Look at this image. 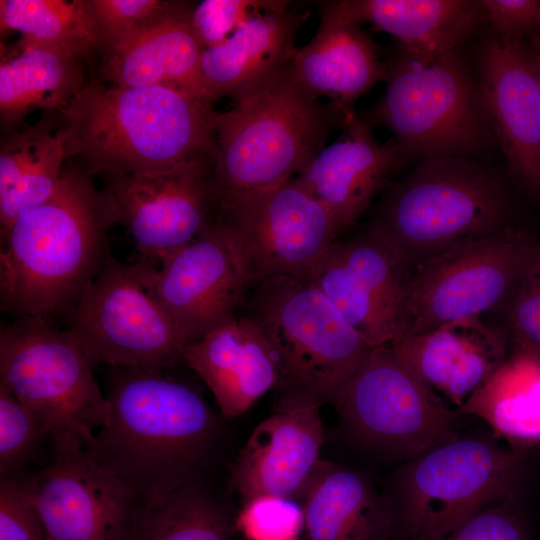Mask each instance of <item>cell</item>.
I'll use <instances>...</instances> for the list:
<instances>
[{
  "instance_id": "obj_10",
  "label": "cell",
  "mask_w": 540,
  "mask_h": 540,
  "mask_svg": "<svg viewBox=\"0 0 540 540\" xmlns=\"http://www.w3.org/2000/svg\"><path fill=\"white\" fill-rule=\"evenodd\" d=\"M158 264L121 262L109 254L71 308L68 330L92 366L171 370L184 362L187 345L153 292Z\"/></svg>"
},
{
  "instance_id": "obj_28",
  "label": "cell",
  "mask_w": 540,
  "mask_h": 540,
  "mask_svg": "<svg viewBox=\"0 0 540 540\" xmlns=\"http://www.w3.org/2000/svg\"><path fill=\"white\" fill-rule=\"evenodd\" d=\"M0 122L6 132L35 110L60 111L87 84L83 59L20 38L1 45Z\"/></svg>"
},
{
  "instance_id": "obj_22",
  "label": "cell",
  "mask_w": 540,
  "mask_h": 540,
  "mask_svg": "<svg viewBox=\"0 0 540 540\" xmlns=\"http://www.w3.org/2000/svg\"><path fill=\"white\" fill-rule=\"evenodd\" d=\"M408 159L395 142L379 143L372 126L354 113L347 118L341 136L294 178L329 211L341 232Z\"/></svg>"
},
{
  "instance_id": "obj_16",
  "label": "cell",
  "mask_w": 540,
  "mask_h": 540,
  "mask_svg": "<svg viewBox=\"0 0 540 540\" xmlns=\"http://www.w3.org/2000/svg\"><path fill=\"white\" fill-rule=\"evenodd\" d=\"M412 269L371 227L334 241L304 280L316 287L371 346L389 344L402 332Z\"/></svg>"
},
{
  "instance_id": "obj_4",
  "label": "cell",
  "mask_w": 540,
  "mask_h": 540,
  "mask_svg": "<svg viewBox=\"0 0 540 540\" xmlns=\"http://www.w3.org/2000/svg\"><path fill=\"white\" fill-rule=\"evenodd\" d=\"M233 100L234 107L218 113L215 123L217 201L263 192L296 177L354 114L309 93L291 61Z\"/></svg>"
},
{
  "instance_id": "obj_15",
  "label": "cell",
  "mask_w": 540,
  "mask_h": 540,
  "mask_svg": "<svg viewBox=\"0 0 540 540\" xmlns=\"http://www.w3.org/2000/svg\"><path fill=\"white\" fill-rule=\"evenodd\" d=\"M21 479L48 540H131L140 499L83 447L53 445L50 462Z\"/></svg>"
},
{
  "instance_id": "obj_26",
  "label": "cell",
  "mask_w": 540,
  "mask_h": 540,
  "mask_svg": "<svg viewBox=\"0 0 540 540\" xmlns=\"http://www.w3.org/2000/svg\"><path fill=\"white\" fill-rule=\"evenodd\" d=\"M288 5L254 15L223 43L203 50L201 75L209 99H233L293 59L298 19Z\"/></svg>"
},
{
  "instance_id": "obj_11",
  "label": "cell",
  "mask_w": 540,
  "mask_h": 540,
  "mask_svg": "<svg viewBox=\"0 0 540 540\" xmlns=\"http://www.w3.org/2000/svg\"><path fill=\"white\" fill-rule=\"evenodd\" d=\"M336 409L361 448L403 463L460 434V415L448 407L393 351L374 347Z\"/></svg>"
},
{
  "instance_id": "obj_19",
  "label": "cell",
  "mask_w": 540,
  "mask_h": 540,
  "mask_svg": "<svg viewBox=\"0 0 540 540\" xmlns=\"http://www.w3.org/2000/svg\"><path fill=\"white\" fill-rule=\"evenodd\" d=\"M320 406L276 409L260 422L230 465V484L245 499H304L324 462Z\"/></svg>"
},
{
  "instance_id": "obj_25",
  "label": "cell",
  "mask_w": 540,
  "mask_h": 540,
  "mask_svg": "<svg viewBox=\"0 0 540 540\" xmlns=\"http://www.w3.org/2000/svg\"><path fill=\"white\" fill-rule=\"evenodd\" d=\"M319 11L317 32L297 49L291 60L292 71L309 93L328 97L347 114L355 113L356 99L385 79L387 66L360 25Z\"/></svg>"
},
{
  "instance_id": "obj_17",
  "label": "cell",
  "mask_w": 540,
  "mask_h": 540,
  "mask_svg": "<svg viewBox=\"0 0 540 540\" xmlns=\"http://www.w3.org/2000/svg\"><path fill=\"white\" fill-rule=\"evenodd\" d=\"M248 285L232 238L217 215L196 238L165 257L152 278L154 294L187 344L234 318Z\"/></svg>"
},
{
  "instance_id": "obj_24",
  "label": "cell",
  "mask_w": 540,
  "mask_h": 540,
  "mask_svg": "<svg viewBox=\"0 0 540 540\" xmlns=\"http://www.w3.org/2000/svg\"><path fill=\"white\" fill-rule=\"evenodd\" d=\"M318 7L387 32L399 40L406 57L423 64L456 50L483 12L480 1L470 0H341Z\"/></svg>"
},
{
  "instance_id": "obj_14",
  "label": "cell",
  "mask_w": 540,
  "mask_h": 540,
  "mask_svg": "<svg viewBox=\"0 0 540 540\" xmlns=\"http://www.w3.org/2000/svg\"><path fill=\"white\" fill-rule=\"evenodd\" d=\"M209 157L135 174H102L117 223L141 258L159 264L188 244L214 219L218 204Z\"/></svg>"
},
{
  "instance_id": "obj_3",
  "label": "cell",
  "mask_w": 540,
  "mask_h": 540,
  "mask_svg": "<svg viewBox=\"0 0 540 540\" xmlns=\"http://www.w3.org/2000/svg\"><path fill=\"white\" fill-rule=\"evenodd\" d=\"M213 102L166 88L94 80L58 112L66 159L91 176L159 171L201 157L216 160Z\"/></svg>"
},
{
  "instance_id": "obj_35",
  "label": "cell",
  "mask_w": 540,
  "mask_h": 540,
  "mask_svg": "<svg viewBox=\"0 0 540 540\" xmlns=\"http://www.w3.org/2000/svg\"><path fill=\"white\" fill-rule=\"evenodd\" d=\"M174 1L83 0L86 13L104 51L139 26L163 16Z\"/></svg>"
},
{
  "instance_id": "obj_32",
  "label": "cell",
  "mask_w": 540,
  "mask_h": 540,
  "mask_svg": "<svg viewBox=\"0 0 540 540\" xmlns=\"http://www.w3.org/2000/svg\"><path fill=\"white\" fill-rule=\"evenodd\" d=\"M0 28L2 36L19 32L22 39L83 60L101 48L83 0H1Z\"/></svg>"
},
{
  "instance_id": "obj_41",
  "label": "cell",
  "mask_w": 540,
  "mask_h": 540,
  "mask_svg": "<svg viewBox=\"0 0 540 540\" xmlns=\"http://www.w3.org/2000/svg\"><path fill=\"white\" fill-rule=\"evenodd\" d=\"M540 89V39H536L531 47H527Z\"/></svg>"
},
{
  "instance_id": "obj_39",
  "label": "cell",
  "mask_w": 540,
  "mask_h": 540,
  "mask_svg": "<svg viewBox=\"0 0 540 540\" xmlns=\"http://www.w3.org/2000/svg\"><path fill=\"white\" fill-rule=\"evenodd\" d=\"M0 540H48L44 524L15 473L1 476Z\"/></svg>"
},
{
  "instance_id": "obj_30",
  "label": "cell",
  "mask_w": 540,
  "mask_h": 540,
  "mask_svg": "<svg viewBox=\"0 0 540 540\" xmlns=\"http://www.w3.org/2000/svg\"><path fill=\"white\" fill-rule=\"evenodd\" d=\"M457 412L479 418L512 447L540 444V355L511 345L505 361Z\"/></svg>"
},
{
  "instance_id": "obj_1",
  "label": "cell",
  "mask_w": 540,
  "mask_h": 540,
  "mask_svg": "<svg viewBox=\"0 0 540 540\" xmlns=\"http://www.w3.org/2000/svg\"><path fill=\"white\" fill-rule=\"evenodd\" d=\"M168 371L111 367L108 422L84 447L140 500L199 482L221 431L202 393Z\"/></svg>"
},
{
  "instance_id": "obj_13",
  "label": "cell",
  "mask_w": 540,
  "mask_h": 540,
  "mask_svg": "<svg viewBox=\"0 0 540 540\" xmlns=\"http://www.w3.org/2000/svg\"><path fill=\"white\" fill-rule=\"evenodd\" d=\"M217 204L249 284L280 276L306 280L340 233L329 211L295 178Z\"/></svg>"
},
{
  "instance_id": "obj_18",
  "label": "cell",
  "mask_w": 540,
  "mask_h": 540,
  "mask_svg": "<svg viewBox=\"0 0 540 540\" xmlns=\"http://www.w3.org/2000/svg\"><path fill=\"white\" fill-rule=\"evenodd\" d=\"M396 355L448 407L458 410L507 358L506 327L481 316L458 318L389 343Z\"/></svg>"
},
{
  "instance_id": "obj_20",
  "label": "cell",
  "mask_w": 540,
  "mask_h": 540,
  "mask_svg": "<svg viewBox=\"0 0 540 540\" xmlns=\"http://www.w3.org/2000/svg\"><path fill=\"white\" fill-rule=\"evenodd\" d=\"M477 83L511 171L540 189V89L523 42L489 38L479 53Z\"/></svg>"
},
{
  "instance_id": "obj_7",
  "label": "cell",
  "mask_w": 540,
  "mask_h": 540,
  "mask_svg": "<svg viewBox=\"0 0 540 540\" xmlns=\"http://www.w3.org/2000/svg\"><path fill=\"white\" fill-rule=\"evenodd\" d=\"M250 316L278 371L277 408L333 405L374 348L312 284L273 277L257 284Z\"/></svg>"
},
{
  "instance_id": "obj_6",
  "label": "cell",
  "mask_w": 540,
  "mask_h": 540,
  "mask_svg": "<svg viewBox=\"0 0 540 540\" xmlns=\"http://www.w3.org/2000/svg\"><path fill=\"white\" fill-rule=\"evenodd\" d=\"M502 179L468 157L424 160L387 194L371 228L413 270L510 226Z\"/></svg>"
},
{
  "instance_id": "obj_5",
  "label": "cell",
  "mask_w": 540,
  "mask_h": 540,
  "mask_svg": "<svg viewBox=\"0 0 540 540\" xmlns=\"http://www.w3.org/2000/svg\"><path fill=\"white\" fill-rule=\"evenodd\" d=\"M529 449L461 433L403 462L384 495L395 540H442L477 512L525 496Z\"/></svg>"
},
{
  "instance_id": "obj_23",
  "label": "cell",
  "mask_w": 540,
  "mask_h": 540,
  "mask_svg": "<svg viewBox=\"0 0 540 540\" xmlns=\"http://www.w3.org/2000/svg\"><path fill=\"white\" fill-rule=\"evenodd\" d=\"M183 359L210 389L227 418L246 412L278 382L272 350L248 315L235 316L187 344Z\"/></svg>"
},
{
  "instance_id": "obj_42",
  "label": "cell",
  "mask_w": 540,
  "mask_h": 540,
  "mask_svg": "<svg viewBox=\"0 0 540 540\" xmlns=\"http://www.w3.org/2000/svg\"><path fill=\"white\" fill-rule=\"evenodd\" d=\"M288 540H298V538H294V539H288Z\"/></svg>"
},
{
  "instance_id": "obj_8",
  "label": "cell",
  "mask_w": 540,
  "mask_h": 540,
  "mask_svg": "<svg viewBox=\"0 0 540 540\" xmlns=\"http://www.w3.org/2000/svg\"><path fill=\"white\" fill-rule=\"evenodd\" d=\"M385 80L381 99L359 118L389 129L408 158L467 157L491 140L484 98L457 49L426 64L404 56Z\"/></svg>"
},
{
  "instance_id": "obj_29",
  "label": "cell",
  "mask_w": 540,
  "mask_h": 540,
  "mask_svg": "<svg viewBox=\"0 0 540 540\" xmlns=\"http://www.w3.org/2000/svg\"><path fill=\"white\" fill-rule=\"evenodd\" d=\"M59 111L42 112L31 125L3 132L0 143L1 233L55 191L67 161Z\"/></svg>"
},
{
  "instance_id": "obj_12",
  "label": "cell",
  "mask_w": 540,
  "mask_h": 540,
  "mask_svg": "<svg viewBox=\"0 0 540 540\" xmlns=\"http://www.w3.org/2000/svg\"><path fill=\"white\" fill-rule=\"evenodd\" d=\"M539 247L510 225L414 268L400 335L505 310Z\"/></svg>"
},
{
  "instance_id": "obj_37",
  "label": "cell",
  "mask_w": 540,
  "mask_h": 540,
  "mask_svg": "<svg viewBox=\"0 0 540 540\" xmlns=\"http://www.w3.org/2000/svg\"><path fill=\"white\" fill-rule=\"evenodd\" d=\"M286 5L287 1L205 0L194 5L192 25L206 49L223 43L254 15Z\"/></svg>"
},
{
  "instance_id": "obj_21",
  "label": "cell",
  "mask_w": 540,
  "mask_h": 540,
  "mask_svg": "<svg viewBox=\"0 0 540 540\" xmlns=\"http://www.w3.org/2000/svg\"><path fill=\"white\" fill-rule=\"evenodd\" d=\"M193 7L174 1L159 19L137 27L104 51L98 81L120 87H160L208 98L201 75L204 48L193 29Z\"/></svg>"
},
{
  "instance_id": "obj_2",
  "label": "cell",
  "mask_w": 540,
  "mask_h": 540,
  "mask_svg": "<svg viewBox=\"0 0 540 540\" xmlns=\"http://www.w3.org/2000/svg\"><path fill=\"white\" fill-rule=\"evenodd\" d=\"M67 160L53 194L1 233L0 304L14 318L71 309L109 256L107 193Z\"/></svg>"
},
{
  "instance_id": "obj_40",
  "label": "cell",
  "mask_w": 540,
  "mask_h": 540,
  "mask_svg": "<svg viewBox=\"0 0 540 540\" xmlns=\"http://www.w3.org/2000/svg\"><path fill=\"white\" fill-rule=\"evenodd\" d=\"M495 37L505 44L522 43V38L540 25V1L482 0Z\"/></svg>"
},
{
  "instance_id": "obj_38",
  "label": "cell",
  "mask_w": 540,
  "mask_h": 540,
  "mask_svg": "<svg viewBox=\"0 0 540 540\" xmlns=\"http://www.w3.org/2000/svg\"><path fill=\"white\" fill-rule=\"evenodd\" d=\"M505 313L511 345L540 355V247Z\"/></svg>"
},
{
  "instance_id": "obj_34",
  "label": "cell",
  "mask_w": 540,
  "mask_h": 540,
  "mask_svg": "<svg viewBox=\"0 0 540 540\" xmlns=\"http://www.w3.org/2000/svg\"><path fill=\"white\" fill-rule=\"evenodd\" d=\"M247 540H288L304 529V510L296 500L274 495L247 499L235 520Z\"/></svg>"
},
{
  "instance_id": "obj_36",
  "label": "cell",
  "mask_w": 540,
  "mask_h": 540,
  "mask_svg": "<svg viewBox=\"0 0 540 540\" xmlns=\"http://www.w3.org/2000/svg\"><path fill=\"white\" fill-rule=\"evenodd\" d=\"M525 496L494 503L477 512L442 540H536Z\"/></svg>"
},
{
  "instance_id": "obj_33",
  "label": "cell",
  "mask_w": 540,
  "mask_h": 540,
  "mask_svg": "<svg viewBox=\"0 0 540 540\" xmlns=\"http://www.w3.org/2000/svg\"><path fill=\"white\" fill-rule=\"evenodd\" d=\"M49 436L36 416L0 385V473L13 474Z\"/></svg>"
},
{
  "instance_id": "obj_27",
  "label": "cell",
  "mask_w": 540,
  "mask_h": 540,
  "mask_svg": "<svg viewBox=\"0 0 540 540\" xmlns=\"http://www.w3.org/2000/svg\"><path fill=\"white\" fill-rule=\"evenodd\" d=\"M302 505L304 540H395L384 495L360 471L324 462Z\"/></svg>"
},
{
  "instance_id": "obj_31",
  "label": "cell",
  "mask_w": 540,
  "mask_h": 540,
  "mask_svg": "<svg viewBox=\"0 0 540 540\" xmlns=\"http://www.w3.org/2000/svg\"><path fill=\"white\" fill-rule=\"evenodd\" d=\"M234 527L225 508L195 482L140 500L131 540H230Z\"/></svg>"
},
{
  "instance_id": "obj_9",
  "label": "cell",
  "mask_w": 540,
  "mask_h": 540,
  "mask_svg": "<svg viewBox=\"0 0 540 540\" xmlns=\"http://www.w3.org/2000/svg\"><path fill=\"white\" fill-rule=\"evenodd\" d=\"M92 364L71 332L47 317L14 318L0 330V385L39 420L53 445H88L109 419Z\"/></svg>"
}]
</instances>
